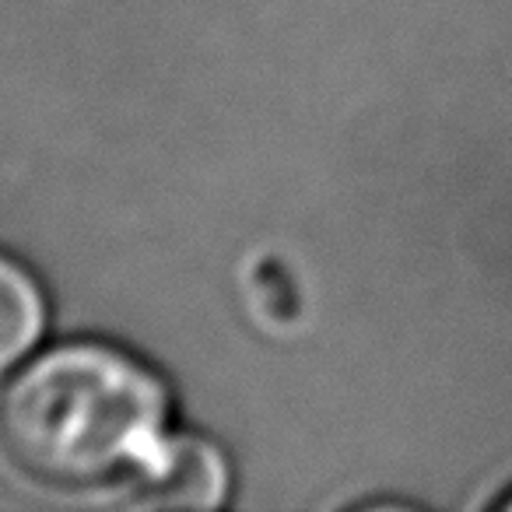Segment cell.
Masks as SVG:
<instances>
[{"mask_svg":"<svg viewBox=\"0 0 512 512\" xmlns=\"http://www.w3.org/2000/svg\"><path fill=\"white\" fill-rule=\"evenodd\" d=\"M165 435L162 376L109 341L53 344L0 390V453L46 488L127 481Z\"/></svg>","mask_w":512,"mask_h":512,"instance_id":"1","label":"cell"},{"mask_svg":"<svg viewBox=\"0 0 512 512\" xmlns=\"http://www.w3.org/2000/svg\"><path fill=\"white\" fill-rule=\"evenodd\" d=\"M505 505H509V509H512V498H509V502H505Z\"/></svg>","mask_w":512,"mask_h":512,"instance_id":"4","label":"cell"},{"mask_svg":"<svg viewBox=\"0 0 512 512\" xmlns=\"http://www.w3.org/2000/svg\"><path fill=\"white\" fill-rule=\"evenodd\" d=\"M232 474L211 439L193 432L165 435L155 453L127 477L123 502L134 509H218L225 505Z\"/></svg>","mask_w":512,"mask_h":512,"instance_id":"2","label":"cell"},{"mask_svg":"<svg viewBox=\"0 0 512 512\" xmlns=\"http://www.w3.org/2000/svg\"><path fill=\"white\" fill-rule=\"evenodd\" d=\"M46 330V295L15 256L0 253V376L11 372Z\"/></svg>","mask_w":512,"mask_h":512,"instance_id":"3","label":"cell"}]
</instances>
